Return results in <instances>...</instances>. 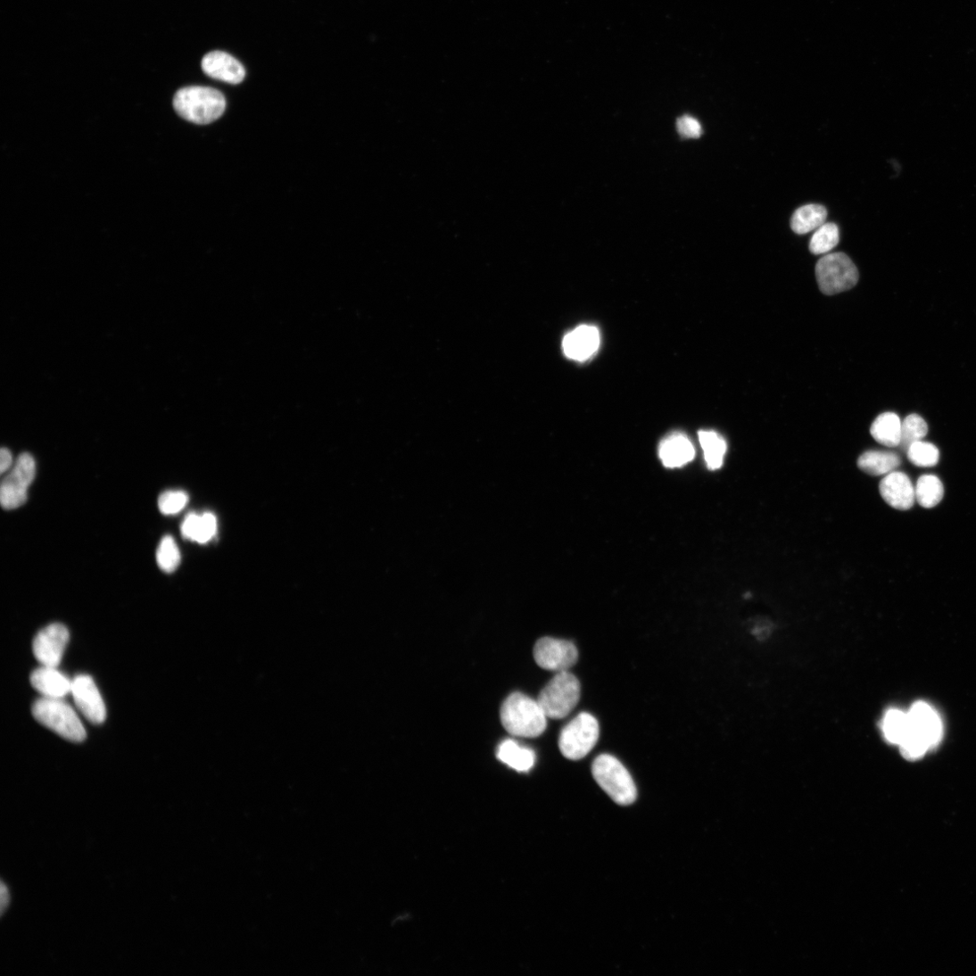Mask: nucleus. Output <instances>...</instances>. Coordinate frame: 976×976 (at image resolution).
<instances>
[{
  "label": "nucleus",
  "mask_w": 976,
  "mask_h": 976,
  "mask_svg": "<svg viewBox=\"0 0 976 976\" xmlns=\"http://www.w3.org/2000/svg\"><path fill=\"white\" fill-rule=\"evenodd\" d=\"M36 476V462L29 453L21 454L12 472L4 479L0 487V501L7 510L23 506L28 500V491Z\"/></svg>",
  "instance_id": "obj_9"
},
{
  "label": "nucleus",
  "mask_w": 976,
  "mask_h": 976,
  "mask_svg": "<svg viewBox=\"0 0 976 976\" xmlns=\"http://www.w3.org/2000/svg\"><path fill=\"white\" fill-rule=\"evenodd\" d=\"M880 492L889 506L900 511L911 509L916 500L915 487L902 472L889 473L880 483Z\"/></svg>",
  "instance_id": "obj_13"
},
{
  "label": "nucleus",
  "mask_w": 976,
  "mask_h": 976,
  "mask_svg": "<svg viewBox=\"0 0 976 976\" xmlns=\"http://www.w3.org/2000/svg\"><path fill=\"white\" fill-rule=\"evenodd\" d=\"M581 697V684L568 671L559 672L541 691L537 702L547 718L560 720L576 707Z\"/></svg>",
  "instance_id": "obj_5"
},
{
  "label": "nucleus",
  "mask_w": 976,
  "mask_h": 976,
  "mask_svg": "<svg viewBox=\"0 0 976 976\" xmlns=\"http://www.w3.org/2000/svg\"><path fill=\"white\" fill-rule=\"evenodd\" d=\"M899 417L893 412H885L876 418L871 427V434L879 443L889 447H898L901 439Z\"/></svg>",
  "instance_id": "obj_20"
},
{
  "label": "nucleus",
  "mask_w": 976,
  "mask_h": 976,
  "mask_svg": "<svg viewBox=\"0 0 976 976\" xmlns=\"http://www.w3.org/2000/svg\"><path fill=\"white\" fill-rule=\"evenodd\" d=\"M827 211L821 204H806L797 209L791 219V228L798 235H806L825 224Z\"/></svg>",
  "instance_id": "obj_21"
},
{
  "label": "nucleus",
  "mask_w": 976,
  "mask_h": 976,
  "mask_svg": "<svg viewBox=\"0 0 976 976\" xmlns=\"http://www.w3.org/2000/svg\"><path fill=\"white\" fill-rule=\"evenodd\" d=\"M498 758L518 773H527L535 763L534 751L519 746L515 740L503 741L497 751Z\"/></svg>",
  "instance_id": "obj_19"
},
{
  "label": "nucleus",
  "mask_w": 976,
  "mask_h": 976,
  "mask_svg": "<svg viewBox=\"0 0 976 976\" xmlns=\"http://www.w3.org/2000/svg\"><path fill=\"white\" fill-rule=\"evenodd\" d=\"M908 730V713L897 709H891L887 712L882 721V731L889 742L899 746Z\"/></svg>",
  "instance_id": "obj_25"
},
{
  "label": "nucleus",
  "mask_w": 976,
  "mask_h": 976,
  "mask_svg": "<svg viewBox=\"0 0 976 976\" xmlns=\"http://www.w3.org/2000/svg\"><path fill=\"white\" fill-rule=\"evenodd\" d=\"M10 901H11L10 890H9V889L6 888L5 884L3 882V885H2V912H3V914L5 913L6 909L9 907Z\"/></svg>",
  "instance_id": "obj_33"
},
{
  "label": "nucleus",
  "mask_w": 976,
  "mask_h": 976,
  "mask_svg": "<svg viewBox=\"0 0 976 976\" xmlns=\"http://www.w3.org/2000/svg\"><path fill=\"white\" fill-rule=\"evenodd\" d=\"M69 638V632L62 624L54 623L45 627L37 635L33 643V652L37 661L44 666L57 667L64 654Z\"/></svg>",
  "instance_id": "obj_11"
},
{
  "label": "nucleus",
  "mask_w": 976,
  "mask_h": 976,
  "mask_svg": "<svg viewBox=\"0 0 976 976\" xmlns=\"http://www.w3.org/2000/svg\"><path fill=\"white\" fill-rule=\"evenodd\" d=\"M918 503L925 509L938 506L944 497V486L940 479L934 475L922 476L915 487Z\"/></svg>",
  "instance_id": "obj_23"
},
{
  "label": "nucleus",
  "mask_w": 976,
  "mask_h": 976,
  "mask_svg": "<svg viewBox=\"0 0 976 976\" xmlns=\"http://www.w3.org/2000/svg\"><path fill=\"white\" fill-rule=\"evenodd\" d=\"M533 658L541 668L559 673L573 667L578 661L579 653L571 641L542 638L534 646Z\"/></svg>",
  "instance_id": "obj_10"
},
{
  "label": "nucleus",
  "mask_w": 976,
  "mask_h": 976,
  "mask_svg": "<svg viewBox=\"0 0 976 976\" xmlns=\"http://www.w3.org/2000/svg\"><path fill=\"white\" fill-rule=\"evenodd\" d=\"M32 714L37 722L63 739L81 742L87 738L86 729L77 713L62 699L43 697L34 704Z\"/></svg>",
  "instance_id": "obj_6"
},
{
  "label": "nucleus",
  "mask_w": 976,
  "mask_h": 976,
  "mask_svg": "<svg viewBox=\"0 0 976 976\" xmlns=\"http://www.w3.org/2000/svg\"><path fill=\"white\" fill-rule=\"evenodd\" d=\"M56 668L43 666L30 676L33 687L48 699H63L72 690V682Z\"/></svg>",
  "instance_id": "obj_16"
},
{
  "label": "nucleus",
  "mask_w": 976,
  "mask_h": 976,
  "mask_svg": "<svg viewBox=\"0 0 976 976\" xmlns=\"http://www.w3.org/2000/svg\"><path fill=\"white\" fill-rule=\"evenodd\" d=\"M188 500L184 492H167L159 499V509L166 516L177 515L186 508Z\"/></svg>",
  "instance_id": "obj_30"
},
{
  "label": "nucleus",
  "mask_w": 976,
  "mask_h": 976,
  "mask_svg": "<svg viewBox=\"0 0 976 976\" xmlns=\"http://www.w3.org/2000/svg\"><path fill=\"white\" fill-rule=\"evenodd\" d=\"M218 532V519L212 513L187 515L182 523L181 533L186 539L203 544L211 542Z\"/></svg>",
  "instance_id": "obj_18"
},
{
  "label": "nucleus",
  "mask_w": 976,
  "mask_h": 976,
  "mask_svg": "<svg viewBox=\"0 0 976 976\" xmlns=\"http://www.w3.org/2000/svg\"><path fill=\"white\" fill-rule=\"evenodd\" d=\"M928 425L918 414H911L902 422L901 425V439L899 446L903 451L907 452L908 449L915 443L922 441L928 434Z\"/></svg>",
  "instance_id": "obj_26"
},
{
  "label": "nucleus",
  "mask_w": 976,
  "mask_h": 976,
  "mask_svg": "<svg viewBox=\"0 0 976 976\" xmlns=\"http://www.w3.org/2000/svg\"><path fill=\"white\" fill-rule=\"evenodd\" d=\"M699 436L708 467L713 470L720 468L727 451L726 442L718 434L711 431H701Z\"/></svg>",
  "instance_id": "obj_24"
},
{
  "label": "nucleus",
  "mask_w": 976,
  "mask_h": 976,
  "mask_svg": "<svg viewBox=\"0 0 976 976\" xmlns=\"http://www.w3.org/2000/svg\"><path fill=\"white\" fill-rule=\"evenodd\" d=\"M695 450L691 441L683 434H674L662 442L659 457L666 467H679L694 459Z\"/></svg>",
  "instance_id": "obj_17"
},
{
  "label": "nucleus",
  "mask_w": 976,
  "mask_h": 976,
  "mask_svg": "<svg viewBox=\"0 0 976 976\" xmlns=\"http://www.w3.org/2000/svg\"><path fill=\"white\" fill-rule=\"evenodd\" d=\"M819 289L825 295L841 294L854 288L859 281V271L853 261L843 252L825 254L815 267Z\"/></svg>",
  "instance_id": "obj_7"
},
{
  "label": "nucleus",
  "mask_w": 976,
  "mask_h": 976,
  "mask_svg": "<svg viewBox=\"0 0 976 976\" xmlns=\"http://www.w3.org/2000/svg\"><path fill=\"white\" fill-rule=\"evenodd\" d=\"M592 776L609 798L620 806H630L637 799V787L629 772L615 757L602 754L592 764Z\"/></svg>",
  "instance_id": "obj_4"
},
{
  "label": "nucleus",
  "mask_w": 976,
  "mask_h": 976,
  "mask_svg": "<svg viewBox=\"0 0 976 976\" xmlns=\"http://www.w3.org/2000/svg\"><path fill=\"white\" fill-rule=\"evenodd\" d=\"M75 703L94 724H101L106 719V707L103 697L92 677L86 674L77 676L72 681V690Z\"/></svg>",
  "instance_id": "obj_12"
},
{
  "label": "nucleus",
  "mask_w": 976,
  "mask_h": 976,
  "mask_svg": "<svg viewBox=\"0 0 976 976\" xmlns=\"http://www.w3.org/2000/svg\"><path fill=\"white\" fill-rule=\"evenodd\" d=\"M909 460L917 467H931L939 461V451L932 443L922 441L914 443L907 451Z\"/></svg>",
  "instance_id": "obj_29"
},
{
  "label": "nucleus",
  "mask_w": 976,
  "mask_h": 976,
  "mask_svg": "<svg viewBox=\"0 0 976 976\" xmlns=\"http://www.w3.org/2000/svg\"><path fill=\"white\" fill-rule=\"evenodd\" d=\"M900 463V458L889 451H867L858 459L859 468L871 476L888 475L898 467Z\"/></svg>",
  "instance_id": "obj_22"
},
{
  "label": "nucleus",
  "mask_w": 976,
  "mask_h": 976,
  "mask_svg": "<svg viewBox=\"0 0 976 976\" xmlns=\"http://www.w3.org/2000/svg\"><path fill=\"white\" fill-rule=\"evenodd\" d=\"M181 561V554L174 538L166 535L161 542L157 550V563L165 573H173L177 570Z\"/></svg>",
  "instance_id": "obj_28"
},
{
  "label": "nucleus",
  "mask_w": 976,
  "mask_h": 976,
  "mask_svg": "<svg viewBox=\"0 0 976 976\" xmlns=\"http://www.w3.org/2000/svg\"><path fill=\"white\" fill-rule=\"evenodd\" d=\"M173 106L184 120L204 125L216 121L224 114L227 101L224 95L216 89L188 87L177 92Z\"/></svg>",
  "instance_id": "obj_2"
},
{
  "label": "nucleus",
  "mask_w": 976,
  "mask_h": 976,
  "mask_svg": "<svg viewBox=\"0 0 976 976\" xmlns=\"http://www.w3.org/2000/svg\"><path fill=\"white\" fill-rule=\"evenodd\" d=\"M12 462L13 459L11 451L4 448L2 452H0V471H2L3 474L5 473L10 469Z\"/></svg>",
  "instance_id": "obj_32"
},
{
  "label": "nucleus",
  "mask_w": 976,
  "mask_h": 976,
  "mask_svg": "<svg viewBox=\"0 0 976 976\" xmlns=\"http://www.w3.org/2000/svg\"><path fill=\"white\" fill-rule=\"evenodd\" d=\"M840 242V233L838 226L832 223H825L815 230L813 235L809 250L813 254H826L830 252Z\"/></svg>",
  "instance_id": "obj_27"
},
{
  "label": "nucleus",
  "mask_w": 976,
  "mask_h": 976,
  "mask_svg": "<svg viewBox=\"0 0 976 976\" xmlns=\"http://www.w3.org/2000/svg\"><path fill=\"white\" fill-rule=\"evenodd\" d=\"M599 737L597 719L590 714L582 713L563 729L559 748L567 758L580 760L593 749Z\"/></svg>",
  "instance_id": "obj_8"
},
{
  "label": "nucleus",
  "mask_w": 976,
  "mask_h": 976,
  "mask_svg": "<svg viewBox=\"0 0 976 976\" xmlns=\"http://www.w3.org/2000/svg\"><path fill=\"white\" fill-rule=\"evenodd\" d=\"M202 69L208 77L231 85L242 83L246 74L244 67L238 60L222 51H214L204 55Z\"/></svg>",
  "instance_id": "obj_14"
},
{
  "label": "nucleus",
  "mask_w": 976,
  "mask_h": 976,
  "mask_svg": "<svg viewBox=\"0 0 976 976\" xmlns=\"http://www.w3.org/2000/svg\"><path fill=\"white\" fill-rule=\"evenodd\" d=\"M677 130L684 137H699L703 134L702 125L691 116H682L676 123Z\"/></svg>",
  "instance_id": "obj_31"
},
{
  "label": "nucleus",
  "mask_w": 976,
  "mask_h": 976,
  "mask_svg": "<svg viewBox=\"0 0 976 976\" xmlns=\"http://www.w3.org/2000/svg\"><path fill=\"white\" fill-rule=\"evenodd\" d=\"M600 343L598 328L583 325L566 335L563 350L567 358L576 361H585L597 352Z\"/></svg>",
  "instance_id": "obj_15"
},
{
  "label": "nucleus",
  "mask_w": 976,
  "mask_h": 976,
  "mask_svg": "<svg viewBox=\"0 0 976 976\" xmlns=\"http://www.w3.org/2000/svg\"><path fill=\"white\" fill-rule=\"evenodd\" d=\"M908 717L909 730L899 748L905 758L914 760L939 745L943 736V725L938 713L923 702L914 705Z\"/></svg>",
  "instance_id": "obj_1"
},
{
  "label": "nucleus",
  "mask_w": 976,
  "mask_h": 976,
  "mask_svg": "<svg viewBox=\"0 0 976 976\" xmlns=\"http://www.w3.org/2000/svg\"><path fill=\"white\" fill-rule=\"evenodd\" d=\"M500 718L506 731L517 737L536 738L547 726V717L538 702L521 692L508 697L502 705Z\"/></svg>",
  "instance_id": "obj_3"
}]
</instances>
